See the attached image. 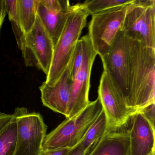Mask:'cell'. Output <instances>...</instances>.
<instances>
[{"label": "cell", "instance_id": "obj_8", "mask_svg": "<svg viewBox=\"0 0 155 155\" xmlns=\"http://www.w3.org/2000/svg\"><path fill=\"white\" fill-rule=\"evenodd\" d=\"M83 48L82 65L73 80L66 118L74 117L84 110L89 100L91 70L97 54L94 50L88 34L81 38Z\"/></svg>", "mask_w": 155, "mask_h": 155}, {"label": "cell", "instance_id": "obj_22", "mask_svg": "<svg viewBox=\"0 0 155 155\" xmlns=\"http://www.w3.org/2000/svg\"><path fill=\"white\" fill-rule=\"evenodd\" d=\"M73 148H67L52 150H45L42 149L40 155H68Z\"/></svg>", "mask_w": 155, "mask_h": 155}, {"label": "cell", "instance_id": "obj_26", "mask_svg": "<svg viewBox=\"0 0 155 155\" xmlns=\"http://www.w3.org/2000/svg\"><path fill=\"white\" fill-rule=\"evenodd\" d=\"M155 155V153H153V154H151V155Z\"/></svg>", "mask_w": 155, "mask_h": 155}, {"label": "cell", "instance_id": "obj_16", "mask_svg": "<svg viewBox=\"0 0 155 155\" xmlns=\"http://www.w3.org/2000/svg\"><path fill=\"white\" fill-rule=\"evenodd\" d=\"M18 124L14 114L9 124L0 131V155H14L17 146Z\"/></svg>", "mask_w": 155, "mask_h": 155}, {"label": "cell", "instance_id": "obj_4", "mask_svg": "<svg viewBox=\"0 0 155 155\" xmlns=\"http://www.w3.org/2000/svg\"><path fill=\"white\" fill-rule=\"evenodd\" d=\"M132 41L123 31H120L107 53L101 58L103 71L124 100L127 106Z\"/></svg>", "mask_w": 155, "mask_h": 155}, {"label": "cell", "instance_id": "obj_12", "mask_svg": "<svg viewBox=\"0 0 155 155\" xmlns=\"http://www.w3.org/2000/svg\"><path fill=\"white\" fill-rule=\"evenodd\" d=\"M130 155H150L155 153V127L138 111L128 120Z\"/></svg>", "mask_w": 155, "mask_h": 155}, {"label": "cell", "instance_id": "obj_14", "mask_svg": "<svg viewBox=\"0 0 155 155\" xmlns=\"http://www.w3.org/2000/svg\"><path fill=\"white\" fill-rule=\"evenodd\" d=\"M37 16L53 42L54 48L62 34L71 11L70 8L61 10L46 8L40 0H36Z\"/></svg>", "mask_w": 155, "mask_h": 155}, {"label": "cell", "instance_id": "obj_18", "mask_svg": "<svg viewBox=\"0 0 155 155\" xmlns=\"http://www.w3.org/2000/svg\"><path fill=\"white\" fill-rule=\"evenodd\" d=\"M17 2V0H5L7 13L11 23L12 31L16 38L18 47L21 50L25 42L26 35L21 28L18 17Z\"/></svg>", "mask_w": 155, "mask_h": 155}, {"label": "cell", "instance_id": "obj_17", "mask_svg": "<svg viewBox=\"0 0 155 155\" xmlns=\"http://www.w3.org/2000/svg\"><path fill=\"white\" fill-rule=\"evenodd\" d=\"M107 130V120L103 110L86 132L81 141V147L87 149L94 142L101 138Z\"/></svg>", "mask_w": 155, "mask_h": 155}, {"label": "cell", "instance_id": "obj_19", "mask_svg": "<svg viewBox=\"0 0 155 155\" xmlns=\"http://www.w3.org/2000/svg\"><path fill=\"white\" fill-rule=\"evenodd\" d=\"M134 0H87L83 5L90 15H95L100 12L117 7L129 5Z\"/></svg>", "mask_w": 155, "mask_h": 155}, {"label": "cell", "instance_id": "obj_15", "mask_svg": "<svg viewBox=\"0 0 155 155\" xmlns=\"http://www.w3.org/2000/svg\"><path fill=\"white\" fill-rule=\"evenodd\" d=\"M17 12L25 35L34 27L37 18L36 0H17Z\"/></svg>", "mask_w": 155, "mask_h": 155}, {"label": "cell", "instance_id": "obj_10", "mask_svg": "<svg viewBox=\"0 0 155 155\" xmlns=\"http://www.w3.org/2000/svg\"><path fill=\"white\" fill-rule=\"evenodd\" d=\"M98 92L107 118V130L115 129L126 124L133 112L127 107L104 71L100 81Z\"/></svg>", "mask_w": 155, "mask_h": 155}, {"label": "cell", "instance_id": "obj_5", "mask_svg": "<svg viewBox=\"0 0 155 155\" xmlns=\"http://www.w3.org/2000/svg\"><path fill=\"white\" fill-rule=\"evenodd\" d=\"M128 38L155 49V1L134 0L121 29Z\"/></svg>", "mask_w": 155, "mask_h": 155}, {"label": "cell", "instance_id": "obj_6", "mask_svg": "<svg viewBox=\"0 0 155 155\" xmlns=\"http://www.w3.org/2000/svg\"><path fill=\"white\" fill-rule=\"evenodd\" d=\"M18 124L17 146L14 155H40L48 127L39 113L28 112L25 107L15 109Z\"/></svg>", "mask_w": 155, "mask_h": 155}, {"label": "cell", "instance_id": "obj_9", "mask_svg": "<svg viewBox=\"0 0 155 155\" xmlns=\"http://www.w3.org/2000/svg\"><path fill=\"white\" fill-rule=\"evenodd\" d=\"M21 51L27 67H36L47 76L52 63L54 47L38 16L34 27L26 35Z\"/></svg>", "mask_w": 155, "mask_h": 155}, {"label": "cell", "instance_id": "obj_2", "mask_svg": "<svg viewBox=\"0 0 155 155\" xmlns=\"http://www.w3.org/2000/svg\"><path fill=\"white\" fill-rule=\"evenodd\" d=\"M89 16L83 3L71 6L65 28L54 48L52 63L45 81L48 86L55 85L68 66Z\"/></svg>", "mask_w": 155, "mask_h": 155}, {"label": "cell", "instance_id": "obj_23", "mask_svg": "<svg viewBox=\"0 0 155 155\" xmlns=\"http://www.w3.org/2000/svg\"><path fill=\"white\" fill-rule=\"evenodd\" d=\"M12 118V114L0 112V131L9 124Z\"/></svg>", "mask_w": 155, "mask_h": 155}, {"label": "cell", "instance_id": "obj_25", "mask_svg": "<svg viewBox=\"0 0 155 155\" xmlns=\"http://www.w3.org/2000/svg\"><path fill=\"white\" fill-rule=\"evenodd\" d=\"M7 14L5 0H0V33L3 21Z\"/></svg>", "mask_w": 155, "mask_h": 155}, {"label": "cell", "instance_id": "obj_21", "mask_svg": "<svg viewBox=\"0 0 155 155\" xmlns=\"http://www.w3.org/2000/svg\"><path fill=\"white\" fill-rule=\"evenodd\" d=\"M155 102H154L137 110L154 127L155 122Z\"/></svg>", "mask_w": 155, "mask_h": 155}, {"label": "cell", "instance_id": "obj_7", "mask_svg": "<svg viewBox=\"0 0 155 155\" xmlns=\"http://www.w3.org/2000/svg\"><path fill=\"white\" fill-rule=\"evenodd\" d=\"M129 5L92 15L87 34L94 50L100 58L107 53L116 35L121 30Z\"/></svg>", "mask_w": 155, "mask_h": 155}, {"label": "cell", "instance_id": "obj_1", "mask_svg": "<svg viewBox=\"0 0 155 155\" xmlns=\"http://www.w3.org/2000/svg\"><path fill=\"white\" fill-rule=\"evenodd\" d=\"M128 82L127 107L133 113L155 102V49L133 40Z\"/></svg>", "mask_w": 155, "mask_h": 155}, {"label": "cell", "instance_id": "obj_24", "mask_svg": "<svg viewBox=\"0 0 155 155\" xmlns=\"http://www.w3.org/2000/svg\"><path fill=\"white\" fill-rule=\"evenodd\" d=\"M93 145V144H92ZM91 145L87 149H84L81 147L80 142L74 147L68 155H86L91 148Z\"/></svg>", "mask_w": 155, "mask_h": 155}, {"label": "cell", "instance_id": "obj_3", "mask_svg": "<svg viewBox=\"0 0 155 155\" xmlns=\"http://www.w3.org/2000/svg\"><path fill=\"white\" fill-rule=\"evenodd\" d=\"M102 110L98 97L84 110L70 118H66L50 133L46 135L42 149L52 150L73 148L82 140L88 129Z\"/></svg>", "mask_w": 155, "mask_h": 155}, {"label": "cell", "instance_id": "obj_11", "mask_svg": "<svg viewBox=\"0 0 155 155\" xmlns=\"http://www.w3.org/2000/svg\"><path fill=\"white\" fill-rule=\"evenodd\" d=\"M71 65L72 58L55 85L48 86L44 81L39 87L43 105L54 112L64 115L66 117L68 115V107L73 84Z\"/></svg>", "mask_w": 155, "mask_h": 155}, {"label": "cell", "instance_id": "obj_20", "mask_svg": "<svg viewBox=\"0 0 155 155\" xmlns=\"http://www.w3.org/2000/svg\"><path fill=\"white\" fill-rule=\"evenodd\" d=\"M83 58V48L82 41L80 39L77 42L72 58V65H71V75L72 79L78 71L79 70L82 65Z\"/></svg>", "mask_w": 155, "mask_h": 155}, {"label": "cell", "instance_id": "obj_13", "mask_svg": "<svg viewBox=\"0 0 155 155\" xmlns=\"http://www.w3.org/2000/svg\"><path fill=\"white\" fill-rule=\"evenodd\" d=\"M86 155H130L128 121L120 127L107 130Z\"/></svg>", "mask_w": 155, "mask_h": 155}]
</instances>
